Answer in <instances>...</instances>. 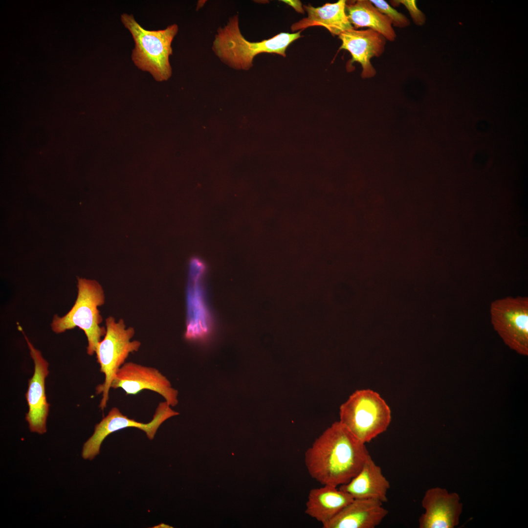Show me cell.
<instances>
[{"mask_svg": "<svg viewBox=\"0 0 528 528\" xmlns=\"http://www.w3.org/2000/svg\"><path fill=\"white\" fill-rule=\"evenodd\" d=\"M369 455L365 443L338 421L308 448L304 461L312 479L322 485L338 487L358 474Z\"/></svg>", "mask_w": 528, "mask_h": 528, "instance_id": "1", "label": "cell"}, {"mask_svg": "<svg viewBox=\"0 0 528 528\" xmlns=\"http://www.w3.org/2000/svg\"><path fill=\"white\" fill-rule=\"evenodd\" d=\"M300 33L301 31L295 33L282 32L261 42H249L241 32L239 15L236 14L229 19L225 25L218 28L212 50L229 67L247 70L253 66L254 58L260 53H276L286 57V48L301 37Z\"/></svg>", "mask_w": 528, "mask_h": 528, "instance_id": "2", "label": "cell"}, {"mask_svg": "<svg viewBox=\"0 0 528 528\" xmlns=\"http://www.w3.org/2000/svg\"><path fill=\"white\" fill-rule=\"evenodd\" d=\"M121 21L134 41L131 58L134 65L149 72L156 81L168 80L172 74L169 58L173 54L172 43L178 32V25L173 24L164 29L149 30L142 27L132 15L127 13L121 15Z\"/></svg>", "mask_w": 528, "mask_h": 528, "instance_id": "3", "label": "cell"}, {"mask_svg": "<svg viewBox=\"0 0 528 528\" xmlns=\"http://www.w3.org/2000/svg\"><path fill=\"white\" fill-rule=\"evenodd\" d=\"M77 297L72 308L64 316L55 315L51 327L56 333L78 327L85 332L88 340L87 353L94 354L106 329L101 327L102 317L98 307L105 303L101 285L96 280L77 278Z\"/></svg>", "mask_w": 528, "mask_h": 528, "instance_id": "4", "label": "cell"}, {"mask_svg": "<svg viewBox=\"0 0 528 528\" xmlns=\"http://www.w3.org/2000/svg\"><path fill=\"white\" fill-rule=\"evenodd\" d=\"M339 421L364 443L388 428L390 408L377 392L371 389L354 392L340 407Z\"/></svg>", "mask_w": 528, "mask_h": 528, "instance_id": "5", "label": "cell"}, {"mask_svg": "<svg viewBox=\"0 0 528 528\" xmlns=\"http://www.w3.org/2000/svg\"><path fill=\"white\" fill-rule=\"evenodd\" d=\"M106 332L103 340L98 344L95 350L100 371L105 375L103 384L96 387V393L102 394L100 408L104 410L109 398L111 383L119 368L131 353L137 352L141 346L138 340L131 341L134 335L133 328H126L123 319L116 322L110 316L106 319Z\"/></svg>", "mask_w": 528, "mask_h": 528, "instance_id": "6", "label": "cell"}, {"mask_svg": "<svg viewBox=\"0 0 528 528\" xmlns=\"http://www.w3.org/2000/svg\"><path fill=\"white\" fill-rule=\"evenodd\" d=\"M491 322L505 343L517 353L528 354V298L506 297L490 306Z\"/></svg>", "mask_w": 528, "mask_h": 528, "instance_id": "7", "label": "cell"}, {"mask_svg": "<svg viewBox=\"0 0 528 528\" xmlns=\"http://www.w3.org/2000/svg\"><path fill=\"white\" fill-rule=\"evenodd\" d=\"M165 401L159 403L152 420L149 423L138 422L124 415L117 407L110 409L108 415L95 425L92 435L84 444L82 456L85 460H93L100 453L103 441L111 433L128 427L143 431L152 440L161 424L169 418L178 415Z\"/></svg>", "mask_w": 528, "mask_h": 528, "instance_id": "8", "label": "cell"}, {"mask_svg": "<svg viewBox=\"0 0 528 528\" xmlns=\"http://www.w3.org/2000/svg\"><path fill=\"white\" fill-rule=\"evenodd\" d=\"M111 388L122 389L127 395H136L149 390L160 395L171 407L178 403V391L158 370L132 362L125 363L119 368Z\"/></svg>", "mask_w": 528, "mask_h": 528, "instance_id": "9", "label": "cell"}, {"mask_svg": "<svg viewBox=\"0 0 528 528\" xmlns=\"http://www.w3.org/2000/svg\"><path fill=\"white\" fill-rule=\"evenodd\" d=\"M22 333L34 364V374L28 380V389L25 394L28 406L25 419L31 432L43 434L46 431V423L49 408L46 400L45 388V378L49 373L48 363L23 331Z\"/></svg>", "mask_w": 528, "mask_h": 528, "instance_id": "10", "label": "cell"}, {"mask_svg": "<svg viewBox=\"0 0 528 528\" xmlns=\"http://www.w3.org/2000/svg\"><path fill=\"white\" fill-rule=\"evenodd\" d=\"M456 493L435 487L425 493L421 505L425 512L418 520L420 528H453L459 523L462 505Z\"/></svg>", "mask_w": 528, "mask_h": 528, "instance_id": "11", "label": "cell"}, {"mask_svg": "<svg viewBox=\"0 0 528 528\" xmlns=\"http://www.w3.org/2000/svg\"><path fill=\"white\" fill-rule=\"evenodd\" d=\"M342 41L340 49L348 51L352 58L351 63H359L362 68L361 76L371 78L376 71L371 63V59L378 57L385 50L386 39L376 31L371 29L357 30L352 28L339 36Z\"/></svg>", "mask_w": 528, "mask_h": 528, "instance_id": "12", "label": "cell"}, {"mask_svg": "<svg viewBox=\"0 0 528 528\" xmlns=\"http://www.w3.org/2000/svg\"><path fill=\"white\" fill-rule=\"evenodd\" d=\"M383 503L374 499H353L323 528H374L387 515Z\"/></svg>", "mask_w": 528, "mask_h": 528, "instance_id": "13", "label": "cell"}, {"mask_svg": "<svg viewBox=\"0 0 528 528\" xmlns=\"http://www.w3.org/2000/svg\"><path fill=\"white\" fill-rule=\"evenodd\" d=\"M390 484L369 455L358 474L348 483L338 488L350 495L353 499H369L382 503L388 501L387 492Z\"/></svg>", "mask_w": 528, "mask_h": 528, "instance_id": "14", "label": "cell"}, {"mask_svg": "<svg viewBox=\"0 0 528 528\" xmlns=\"http://www.w3.org/2000/svg\"><path fill=\"white\" fill-rule=\"evenodd\" d=\"M346 1L339 0L336 2L326 3L320 7H314L310 4L304 5L308 17L294 23L291 27L295 31L313 26L326 28L333 35L354 28L350 23L346 11Z\"/></svg>", "mask_w": 528, "mask_h": 528, "instance_id": "15", "label": "cell"}, {"mask_svg": "<svg viewBox=\"0 0 528 528\" xmlns=\"http://www.w3.org/2000/svg\"><path fill=\"white\" fill-rule=\"evenodd\" d=\"M353 499L350 495L336 486L324 485L310 490L305 512L323 526Z\"/></svg>", "mask_w": 528, "mask_h": 528, "instance_id": "16", "label": "cell"}, {"mask_svg": "<svg viewBox=\"0 0 528 528\" xmlns=\"http://www.w3.org/2000/svg\"><path fill=\"white\" fill-rule=\"evenodd\" d=\"M346 11L353 28L368 27L382 35L386 40L394 41L396 37L392 22L368 0L346 2Z\"/></svg>", "mask_w": 528, "mask_h": 528, "instance_id": "17", "label": "cell"}, {"mask_svg": "<svg viewBox=\"0 0 528 528\" xmlns=\"http://www.w3.org/2000/svg\"><path fill=\"white\" fill-rule=\"evenodd\" d=\"M370 1L381 13L390 19L392 25L399 28H404L410 25L409 20L404 15L393 8L386 1L383 0H371Z\"/></svg>", "mask_w": 528, "mask_h": 528, "instance_id": "18", "label": "cell"}, {"mask_svg": "<svg viewBox=\"0 0 528 528\" xmlns=\"http://www.w3.org/2000/svg\"><path fill=\"white\" fill-rule=\"evenodd\" d=\"M391 3H394V6L396 4L400 3L403 5L408 11L414 22L418 25L423 24L425 22L424 14L417 7L416 0H398L391 1Z\"/></svg>", "mask_w": 528, "mask_h": 528, "instance_id": "19", "label": "cell"}, {"mask_svg": "<svg viewBox=\"0 0 528 528\" xmlns=\"http://www.w3.org/2000/svg\"><path fill=\"white\" fill-rule=\"evenodd\" d=\"M285 1L286 2V3H288L289 4H290L297 11H299L300 12H302L303 9H302L301 6V3L300 2V1H297H297Z\"/></svg>", "mask_w": 528, "mask_h": 528, "instance_id": "20", "label": "cell"}]
</instances>
